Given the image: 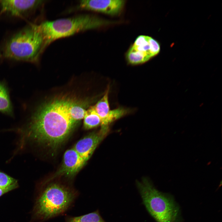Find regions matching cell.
Returning <instances> with one entry per match:
<instances>
[{"label": "cell", "mask_w": 222, "mask_h": 222, "mask_svg": "<svg viewBox=\"0 0 222 222\" xmlns=\"http://www.w3.org/2000/svg\"><path fill=\"white\" fill-rule=\"evenodd\" d=\"M106 134L101 130L79 140L73 148L86 162Z\"/></svg>", "instance_id": "30bf717a"}, {"label": "cell", "mask_w": 222, "mask_h": 222, "mask_svg": "<svg viewBox=\"0 0 222 222\" xmlns=\"http://www.w3.org/2000/svg\"><path fill=\"white\" fill-rule=\"evenodd\" d=\"M109 87L103 96L93 107L101 120V130L107 133L109 125L127 113L128 111L122 108L110 110L108 100Z\"/></svg>", "instance_id": "52a82bcc"}, {"label": "cell", "mask_w": 222, "mask_h": 222, "mask_svg": "<svg viewBox=\"0 0 222 222\" xmlns=\"http://www.w3.org/2000/svg\"><path fill=\"white\" fill-rule=\"evenodd\" d=\"M160 51V45L156 40L148 36L140 35L126 52V59L131 65L141 64L157 55Z\"/></svg>", "instance_id": "8992f818"}, {"label": "cell", "mask_w": 222, "mask_h": 222, "mask_svg": "<svg viewBox=\"0 0 222 222\" xmlns=\"http://www.w3.org/2000/svg\"><path fill=\"white\" fill-rule=\"evenodd\" d=\"M18 186V184L17 182L6 187H0V197L4 194L15 189Z\"/></svg>", "instance_id": "e0dca14e"}, {"label": "cell", "mask_w": 222, "mask_h": 222, "mask_svg": "<svg viewBox=\"0 0 222 222\" xmlns=\"http://www.w3.org/2000/svg\"><path fill=\"white\" fill-rule=\"evenodd\" d=\"M85 162L73 148L68 149L64 153L63 164L58 173L72 176L77 172Z\"/></svg>", "instance_id": "8fae6325"}, {"label": "cell", "mask_w": 222, "mask_h": 222, "mask_svg": "<svg viewBox=\"0 0 222 222\" xmlns=\"http://www.w3.org/2000/svg\"><path fill=\"white\" fill-rule=\"evenodd\" d=\"M78 195L70 187L56 183H50L37 197L35 215L44 221L64 214L72 207Z\"/></svg>", "instance_id": "277c9868"}, {"label": "cell", "mask_w": 222, "mask_h": 222, "mask_svg": "<svg viewBox=\"0 0 222 222\" xmlns=\"http://www.w3.org/2000/svg\"><path fill=\"white\" fill-rule=\"evenodd\" d=\"M66 222H105L98 211L78 216H68Z\"/></svg>", "instance_id": "4fadbf2b"}, {"label": "cell", "mask_w": 222, "mask_h": 222, "mask_svg": "<svg viewBox=\"0 0 222 222\" xmlns=\"http://www.w3.org/2000/svg\"><path fill=\"white\" fill-rule=\"evenodd\" d=\"M113 23V22L95 16L86 14L47 21L36 25V26L43 37L45 48L58 39L80 32L100 28Z\"/></svg>", "instance_id": "3957f363"}, {"label": "cell", "mask_w": 222, "mask_h": 222, "mask_svg": "<svg viewBox=\"0 0 222 222\" xmlns=\"http://www.w3.org/2000/svg\"><path fill=\"white\" fill-rule=\"evenodd\" d=\"M84 119V126L86 129H92L101 125V119L93 106L86 111Z\"/></svg>", "instance_id": "7c38bea8"}, {"label": "cell", "mask_w": 222, "mask_h": 222, "mask_svg": "<svg viewBox=\"0 0 222 222\" xmlns=\"http://www.w3.org/2000/svg\"><path fill=\"white\" fill-rule=\"evenodd\" d=\"M45 49L43 37L36 25L31 24L15 33L0 48L3 58L35 63Z\"/></svg>", "instance_id": "7a4b0ae2"}, {"label": "cell", "mask_w": 222, "mask_h": 222, "mask_svg": "<svg viewBox=\"0 0 222 222\" xmlns=\"http://www.w3.org/2000/svg\"><path fill=\"white\" fill-rule=\"evenodd\" d=\"M17 182L14 179L0 172V187H6Z\"/></svg>", "instance_id": "2e32d148"}, {"label": "cell", "mask_w": 222, "mask_h": 222, "mask_svg": "<svg viewBox=\"0 0 222 222\" xmlns=\"http://www.w3.org/2000/svg\"><path fill=\"white\" fill-rule=\"evenodd\" d=\"M86 111L81 107L72 103L69 109L70 116L75 122L84 118Z\"/></svg>", "instance_id": "9a60e30c"}, {"label": "cell", "mask_w": 222, "mask_h": 222, "mask_svg": "<svg viewBox=\"0 0 222 222\" xmlns=\"http://www.w3.org/2000/svg\"><path fill=\"white\" fill-rule=\"evenodd\" d=\"M0 111L10 114L12 106L7 91L5 86L0 83Z\"/></svg>", "instance_id": "5bb4252c"}, {"label": "cell", "mask_w": 222, "mask_h": 222, "mask_svg": "<svg viewBox=\"0 0 222 222\" xmlns=\"http://www.w3.org/2000/svg\"><path fill=\"white\" fill-rule=\"evenodd\" d=\"M72 103L67 100H57L42 108L29 124V136L47 146H59L67 137L75 122L69 112Z\"/></svg>", "instance_id": "6da1fadb"}, {"label": "cell", "mask_w": 222, "mask_h": 222, "mask_svg": "<svg viewBox=\"0 0 222 222\" xmlns=\"http://www.w3.org/2000/svg\"><path fill=\"white\" fill-rule=\"evenodd\" d=\"M43 0H0V15L21 17L28 15L44 3Z\"/></svg>", "instance_id": "ba28073f"}, {"label": "cell", "mask_w": 222, "mask_h": 222, "mask_svg": "<svg viewBox=\"0 0 222 222\" xmlns=\"http://www.w3.org/2000/svg\"><path fill=\"white\" fill-rule=\"evenodd\" d=\"M125 3L123 0H84L79 2L78 8L114 16L121 12Z\"/></svg>", "instance_id": "9c48e42d"}, {"label": "cell", "mask_w": 222, "mask_h": 222, "mask_svg": "<svg viewBox=\"0 0 222 222\" xmlns=\"http://www.w3.org/2000/svg\"><path fill=\"white\" fill-rule=\"evenodd\" d=\"M137 185L146 207L157 222H179V208L172 197L159 191L146 179Z\"/></svg>", "instance_id": "5b68a950"}]
</instances>
